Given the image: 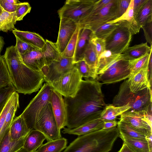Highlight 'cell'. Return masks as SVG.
Returning a JSON list of instances; mask_svg holds the SVG:
<instances>
[{
  "instance_id": "obj_28",
  "label": "cell",
  "mask_w": 152,
  "mask_h": 152,
  "mask_svg": "<svg viewBox=\"0 0 152 152\" xmlns=\"http://www.w3.org/2000/svg\"><path fill=\"white\" fill-rule=\"evenodd\" d=\"M130 108L128 104L121 106H115L112 104H107L100 118L104 122L115 121L118 116L128 111Z\"/></svg>"
},
{
  "instance_id": "obj_9",
  "label": "cell",
  "mask_w": 152,
  "mask_h": 152,
  "mask_svg": "<svg viewBox=\"0 0 152 152\" xmlns=\"http://www.w3.org/2000/svg\"><path fill=\"white\" fill-rule=\"evenodd\" d=\"M105 40L106 49L113 54H123L129 47L132 34L128 23L124 20Z\"/></svg>"
},
{
  "instance_id": "obj_27",
  "label": "cell",
  "mask_w": 152,
  "mask_h": 152,
  "mask_svg": "<svg viewBox=\"0 0 152 152\" xmlns=\"http://www.w3.org/2000/svg\"><path fill=\"white\" fill-rule=\"evenodd\" d=\"M151 50L152 46H148L147 42L142 43L129 47L122 54L125 58L132 61L138 59L146 53H150Z\"/></svg>"
},
{
  "instance_id": "obj_43",
  "label": "cell",
  "mask_w": 152,
  "mask_h": 152,
  "mask_svg": "<svg viewBox=\"0 0 152 152\" xmlns=\"http://www.w3.org/2000/svg\"><path fill=\"white\" fill-rule=\"evenodd\" d=\"M31 8L28 3L21 2L15 11L17 21L22 20L24 17L30 12Z\"/></svg>"
},
{
  "instance_id": "obj_19",
  "label": "cell",
  "mask_w": 152,
  "mask_h": 152,
  "mask_svg": "<svg viewBox=\"0 0 152 152\" xmlns=\"http://www.w3.org/2000/svg\"><path fill=\"white\" fill-rule=\"evenodd\" d=\"M104 122L99 118L88 122L78 127L69 129L64 128L62 131L64 134L80 136L103 129Z\"/></svg>"
},
{
  "instance_id": "obj_17",
  "label": "cell",
  "mask_w": 152,
  "mask_h": 152,
  "mask_svg": "<svg viewBox=\"0 0 152 152\" xmlns=\"http://www.w3.org/2000/svg\"><path fill=\"white\" fill-rule=\"evenodd\" d=\"M73 58L62 57L59 61H54L48 66V72L44 77L45 81L49 83L75 66Z\"/></svg>"
},
{
  "instance_id": "obj_4",
  "label": "cell",
  "mask_w": 152,
  "mask_h": 152,
  "mask_svg": "<svg viewBox=\"0 0 152 152\" xmlns=\"http://www.w3.org/2000/svg\"><path fill=\"white\" fill-rule=\"evenodd\" d=\"M112 104L115 106L128 104L131 107L129 110L130 111H146L152 109L151 87L134 93L129 89L127 80H125L114 97Z\"/></svg>"
},
{
  "instance_id": "obj_40",
  "label": "cell",
  "mask_w": 152,
  "mask_h": 152,
  "mask_svg": "<svg viewBox=\"0 0 152 152\" xmlns=\"http://www.w3.org/2000/svg\"><path fill=\"white\" fill-rule=\"evenodd\" d=\"M15 91L13 84L0 88V115L10 96Z\"/></svg>"
},
{
  "instance_id": "obj_3",
  "label": "cell",
  "mask_w": 152,
  "mask_h": 152,
  "mask_svg": "<svg viewBox=\"0 0 152 152\" xmlns=\"http://www.w3.org/2000/svg\"><path fill=\"white\" fill-rule=\"evenodd\" d=\"M119 133L117 127L78 136L62 152H109Z\"/></svg>"
},
{
  "instance_id": "obj_14",
  "label": "cell",
  "mask_w": 152,
  "mask_h": 152,
  "mask_svg": "<svg viewBox=\"0 0 152 152\" xmlns=\"http://www.w3.org/2000/svg\"><path fill=\"white\" fill-rule=\"evenodd\" d=\"M50 103L57 126L61 130L66 126L67 121L66 110L64 99L61 94L52 89Z\"/></svg>"
},
{
  "instance_id": "obj_30",
  "label": "cell",
  "mask_w": 152,
  "mask_h": 152,
  "mask_svg": "<svg viewBox=\"0 0 152 152\" xmlns=\"http://www.w3.org/2000/svg\"><path fill=\"white\" fill-rule=\"evenodd\" d=\"M119 134L126 137L142 140H146L145 134L126 123L120 120L117 122Z\"/></svg>"
},
{
  "instance_id": "obj_52",
  "label": "cell",
  "mask_w": 152,
  "mask_h": 152,
  "mask_svg": "<svg viewBox=\"0 0 152 152\" xmlns=\"http://www.w3.org/2000/svg\"><path fill=\"white\" fill-rule=\"evenodd\" d=\"M118 152H134L126 144L123 143V145Z\"/></svg>"
},
{
  "instance_id": "obj_39",
  "label": "cell",
  "mask_w": 152,
  "mask_h": 152,
  "mask_svg": "<svg viewBox=\"0 0 152 152\" xmlns=\"http://www.w3.org/2000/svg\"><path fill=\"white\" fill-rule=\"evenodd\" d=\"M80 28L79 25L75 32L61 54L62 57L73 58L76 45L78 38Z\"/></svg>"
},
{
  "instance_id": "obj_32",
  "label": "cell",
  "mask_w": 152,
  "mask_h": 152,
  "mask_svg": "<svg viewBox=\"0 0 152 152\" xmlns=\"http://www.w3.org/2000/svg\"><path fill=\"white\" fill-rule=\"evenodd\" d=\"M17 21L15 12H8L4 10L0 15V31L7 32L16 29L15 25Z\"/></svg>"
},
{
  "instance_id": "obj_56",
  "label": "cell",
  "mask_w": 152,
  "mask_h": 152,
  "mask_svg": "<svg viewBox=\"0 0 152 152\" xmlns=\"http://www.w3.org/2000/svg\"><path fill=\"white\" fill-rule=\"evenodd\" d=\"M3 10V9L2 8L0 4V15L2 14Z\"/></svg>"
},
{
  "instance_id": "obj_10",
  "label": "cell",
  "mask_w": 152,
  "mask_h": 152,
  "mask_svg": "<svg viewBox=\"0 0 152 152\" xmlns=\"http://www.w3.org/2000/svg\"><path fill=\"white\" fill-rule=\"evenodd\" d=\"M34 129L42 132L47 142L62 137L61 130L57 126L50 102L45 106L39 116Z\"/></svg>"
},
{
  "instance_id": "obj_34",
  "label": "cell",
  "mask_w": 152,
  "mask_h": 152,
  "mask_svg": "<svg viewBox=\"0 0 152 152\" xmlns=\"http://www.w3.org/2000/svg\"><path fill=\"white\" fill-rule=\"evenodd\" d=\"M75 66L82 77L91 78L93 80L96 78L98 76L96 69L88 65L83 59L75 63Z\"/></svg>"
},
{
  "instance_id": "obj_8",
  "label": "cell",
  "mask_w": 152,
  "mask_h": 152,
  "mask_svg": "<svg viewBox=\"0 0 152 152\" xmlns=\"http://www.w3.org/2000/svg\"><path fill=\"white\" fill-rule=\"evenodd\" d=\"M82 78L75 66L48 84L53 89L64 97H73L78 90Z\"/></svg>"
},
{
  "instance_id": "obj_1",
  "label": "cell",
  "mask_w": 152,
  "mask_h": 152,
  "mask_svg": "<svg viewBox=\"0 0 152 152\" xmlns=\"http://www.w3.org/2000/svg\"><path fill=\"white\" fill-rule=\"evenodd\" d=\"M102 85L96 80H83L74 97H64L67 128H74L100 118L107 105L102 90Z\"/></svg>"
},
{
  "instance_id": "obj_42",
  "label": "cell",
  "mask_w": 152,
  "mask_h": 152,
  "mask_svg": "<svg viewBox=\"0 0 152 152\" xmlns=\"http://www.w3.org/2000/svg\"><path fill=\"white\" fill-rule=\"evenodd\" d=\"M89 41L95 46L98 58L101 53L106 50L105 40L95 36L92 32L90 35Z\"/></svg>"
},
{
  "instance_id": "obj_33",
  "label": "cell",
  "mask_w": 152,
  "mask_h": 152,
  "mask_svg": "<svg viewBox=\"0 0 152 152\" xmlns=\"http://www.w3.org/2000/svg\"><path fill=\"white\" fill-rule=\"evenodd\" d=\"M135 19L140 28L148 22L152 21V0H147Z\"/></svg>"
},
{
  "instance_id": "obj_54",
  "label": "cell",
  "mask_w": 152,
  "mask_h": 152,
  "mask_svg": "<svg viewBox=\"0 0 152 152\" xmlns=\"http://www.w3.org/2000/svg\"><path fill=\"white\" fill-rule=\"evenodd\" d=\"M6 1H7L14 4H18L21 3L18 0H6Z\"/></svg>"
},
{
  "instance_id": "obj_15",
  "label": "cell",
  "mask_w": 152,
  "mask_h": 152,
  "mask_svg": "<svg viewBox=\"0 0 152 152\" xmlns=\"http://www.w3.org/2000/svg\"><path fill=\"white\" fill-rule=\"evenodd\" d=\"M59 18V30L56 43L60 53L61 54L75 32L78 24L68 18L64 17Z\"/></svg>"
},
{
  "instance_id": "obj_38",
  "label": "cell",
  "mask_w": 152,
  "mask_h": 152,
  "mask_svg": "<svg viewBox=\"0 0 152 152\" xmlns=\"http://www.w3.org/2000/svg\"><path fill=\"white\" fill-rule=\"evenodd\" d=\"M120 23V21L112 23H106L92 32V33L98 38L105 39L114 31Z\"/></svg>"
},
{
  "instance_id": "obj_24",
  "label": "cell",
  "mask_w": 152,
  "mask_h": 152,
  "mask_svg": "<svg viewBox=\"0 0 152 152\" xmlns=\"http://www.w3.org/2000/svg\"><path fill=\"white\" fill-rule=\"evenodd\" d=\"M46 140L44 135L41 132L36 130H31L27 135L23 147L30 152L37 151Z\"/></svg>"
},
{
  "instance_id": "obj_31",
  "label": "cell",
  "mask_w": 152,
  "mask_h": 152,
  "mask_svg": "<svg viewBox=\"0 0 152 152\" xmlns=\"http://www.w3.org/2000/svg\"><path fill=\"white\" fill-rule=\"evenodd\" d=\"M67 143V140L61 137L42 144L37 152H61L66 147Z\"/></svg>"
},
{
  "instance_id": "obj_16",
  "label": "cell",
  "mask_w": 152,
  "mask_h": 152,
  "mask_svg": "<svg viewBox=\"0 0 152 152\" xmlns=\"http://www.w3.org/2000/svg\"><path fill=\"white\" fill-rule=\"evenodd\" d=\"M20 55L22 61L26 66L34 70L41 72L44 77L46 76L48 67L45 64L41 49L28 51Z\"/></svg>"
},
{
  "instance_id": "obj_2",
  "label": "cell",
  "mask_w": 152,
  "mask_h": 152,
  "mask_svg": "<svg viewBox=\"0 0 152 152\" xmlns=\"http://www.w3.org/2000/svg\"><path fill=\"white\" fill-rule=\"evenodd\" d=\"M4 56L16 91L30 94L38 91L45 81L41 72L34 70L25 64L15 46L7 48Z\"/></svg>"
},
{
  "instance_id": "obj_57",
  "label": "cell",
  "mask_w": 152,
  "mask_h": 152,
  "mask_svg": "<svg viewBox=\"0 0 152 152\" xmlns=\"http://www.w3.org/2000/svg\"></svg>"
},
{
  "instance_id": "obj_51",
  "label": "cell",
  "mask_w": 152,
  "mask_h": 152,
  "mask_svg": "<svg viewBox=\"0 0 152 152\" xmlns=\"http://www.w3.org/2000/svg\"><path fill=\"white\" fill-rule=\"evenodd\" d=\"M117 122L115 120L109 122H104L102 129H107L115 127L117 125Z\"/></svg>"
},
{
  "instance_id": "obj_29",
  "label": "cell",
  "mask_w": 152,
  "mask_h": 152,
  "mask_svg": "<svg viewBox=\"0 0 152 152\" xmlns=\"http://www.w3.org/2000/svg\"><path fill=\"white\" fill-rule=\"evenodd\" d=\"M124 20L128 23L132 35L138 33L140 28L138 26L134 16L133 0H131L129 5L125 12L121 17L107 23H112Z\"/></svg>"
},
{
  "instance_id": "obj_49",
  "label": "cell",
  "mask_w": 152,
  "mask_h": 152,
  "mask_svg": "<svg viewBox=\"0 0 152 152\" xmlns=\"http://www.w3.org/2000/svg\"><path fill=\"white\" fill-rule=\"evenodd\" d=\"M112 0H98L94 4L92 8L90 10L91 11H95L100 10L109 3Z\"/></svg>"
},
{
  "instance_id": "obj_22",
  "label": "cell",
  "mask_w": 152,
  "mask_h": 152,
  "mask_svg": "<svg viewBox=\"0 0 152 152\" xmlns=\"http://www.w3.org/2000/svg\"><path fill=\"white\" fill-rule=\"evenodd\" d=\"M27 136L13 140L10 137V128L0 141V152H16L23 147Z\"/></svg>"
},
{
  "instance_id": "obj_50",
  "label": "cell",
  "mask_w": 152,
  "mask_h": 152,
  "mask_svg": "<svg viewBox=\"0 0 152 152\" xmlns=\"http://www.w3.org/2000/svg\"><path fill=\"white\" fill-rule=\"evenodd\" d=\"M152 50H151L150 52V56L149 61L148 64V78L150 83L151 85L152 83Z\"/></svg>"
},
{
  "instance_id": "obj_53",
  "label": "cell",
  "mask_w": 152,
  "mask_h": 152,
  "mask_svg": "<svg viewBox=\"0 0 152 152\" xmlns=\"http://www.w3.org/2000/svg\"><path fill=\"white\" fill-rule=\"evenodd\" d=\"M4 44L3 37L0 36V56H1V53L3 49Z\"/></svg>"
},
{
  "instance_id": "obj_45",
  "label": "cell",
  "mask_w": 152,
  "mask_h": 152,
  "mask_svg": "<svg viewBox=\"0 0 152 152\" xmlns=\"http://www.w3.org/2000/svg\"><path fill=\"white\" fill-rule=\"evenodd\" d=\"M131 1V0H116L115 11L117 18L121 17L125 12Z\"/></svg>"
},
{
  "instance_id": "obj_26",
  "label": "cell",
  "mask_w": 152,
  "mask_h": 152,
  "mask_svg": "<svg viewBox=\"0 0 152 152\" xmlns=\"http://www.w3.org/2000/svg\"><path fill=\"white\" fill-rule=\"evenodd\" d=\"M119 137L134 152H152V143L147 140L131 138L119 134Z\"/></svg>"
},
{
  "instance_id": "obj_5",
  "label": "cell",
  "mask_w": 152,
  "mask_h": 152,
  "mask_svg": "<svg viewBox=\"0 0 152 152\" xmlns=\"http://www.w3.org/2000/svg\"><path fill=\"white\" fill-rule=\"evenodd\" d=\"M134 60L125 58L123 54L118 56L98 74L96 80L105 84L117 83L128 78Z\"/></svg>"
},
{
  "instance_id": "obj_37",
  "label": "cell",
  "mask_w": 152,
  "mask_h": 152,
  "mask_svg": "<svg viewBox=\"0 0 152 152\" xmlns=\"http://www.w3.org/2000/svg\"><path fill=\"white\" fill-rule=\"evenodd\" d=\"M4 56H0V88L12 85Z\"/></svg>"
},
{
  "instance_id": "obj_25",
  "label": "cell",
  "mask_w": 152,
  "mask_h": 152,
  "mask_svg": "<svg viewBox=\"0 0 152 152\" xmlns=\"http://www.w3.org/2000/svg\"><path fill=\"white\" fill-rule=\"evenodd\" d=\"M46 65L48 66L54 61H59L62 57L56 43L45 40V43L41 49Z\"/></svg>"
},
{
  "instance_id": "obj_23",
  "label": "cell",
  "mask_w": 152,
  "mask_h": 152,
  "mask_svg": "<svg viewBox=\"0 0 152 152\" xmlns=\"http://www.w3.org/2000/svg\"><path fill=\"white\" fill-rule=\"evenodd\" d=\"M30 131L24 119L20 115L13 119L10 127V137L13 140L27 136Z\"/></svg>"
},
{
  "instance_id": "obj_21",
  "label": "cell",
  "mask_w": 152,
  "mask_h": 152,
  "mask_svg": "<svg viewBox=\"0 0 152 152\" xmlns=\"http://www.w3.org/2000/svg\"><path fill=\"white\" fill-rule=\"evenodd\" d=\"M91 32L89 29L80 28L73 58L75 63L83 59V54L89 42L90 35Z\"/></svg>"
},
{
  "instance_id": "obj_7",
  "label": "cell",
  "mask_w": 152,
  "mask_h": 152,
  "mask_svg": "<svg viewBox=\"0 0 152 152\" xmlns=\"http://www.w3.org/2000/svg\"><path fill=\"white\" fill-rule=\"evenodd\" d=\"M116 1L112 0L100 10L95 11L89 10L80 20L78 23L80 27L87 28L93 32L108 22L117 19Z\"/></svg>"
},
{
  "instance_id": "obj_36",
  "label": "cell",
  "mask_w": 152,
  "mask_h": 152,
  "mask_svg": "<svg viewBox=\"0 0 152 152\" xmlns=\"http://www.w3.org/2000/svg\"><path fill=\"white\" fill-rule=\"evenodd\" d=\"M120 54H113L111 51L108 50H106L101 53L98 58L96 66L98 75L103 69L117 57Z\"/></svg>"
},
{
  "instance_id": "obj_12",
  "label": "cell",
  "mask_w": 152,
  "mask_h": 152,
  "mask_svg": "<svg viewBox=\"0 0 152 152\" xmlns=\"http://www.w3.org/2000/svg\"><path fill=\"white\" fill-rule=\"evenodd\" d=\"M98 0H67L58 11L59 18L70 19L78 24L82 17L93 7Z\"/></svg>"
},
{
  "instance_id": "obj_44",
  "label": "cell",
  "mask_w": 152,
  "mask_h": 152,
  "mask_svg": "<svg viewBox=\"0 0 152 152\" xmlns=\"http://www.w3.org/2000/svg\"><path fill=\"white\" fill-rule=\"evenodd\" d=\"M16 38V44L15 46L20 55L23 54L28 51L39 49L22 41L17 37Z\"/></svg>"
},
{
  "instance_id": "obj_20",
  "label": "cell",
  "mask_w": 152,
  "mask_h": 152,
  "mask_svg": "<svg viewBox=\"0 0 152 152\" xmlns=\"http://www.w3.org/2000/svg\"><path fill=\"white\" fill-rule=\"evenodd\" d=\"M15 37L37 48L41 49L45 43V40L35 32L20 31L17 29L12 31Z\"/></svg>"
},
{
  "instance_id": "obj_6",
  "label": "cell",
  "mask_w": 152,
  "mask_h": 152,
  "mask_svg": "<svg viewBox=\"0 0 152 152\" xmlns=\"http://www.w3.org/2000/svg\"><path fill=\"white\" fill-rule=\"evenodd\" d=\"M52 89L48 83H44L37 94L20 115L23 118L30 130L34 129L39 116L45 106L50 102Z\"/></svg>"
},
{
  "instance_id": "obj_41",
  "label": "cell",
  "mask_w": 152,
  "mask_h": 152,
  "mask_svg": "<svg viewBox=\"0 0 152 152\" xmlns=\"http://www.w3.org/2000/svg\"><path fill=\"white\" fill-rule=\"evenodd\" d=\"M150 56V53H147L143 56L134 60L131 69V74H135L141 69L148 67Z\"/></svg>"
},
{
  "instance_id": "obj_47",
  "label": "cell",
  "mask_w": 152,
  "mask_h": 152,
  "mask_svg": "<svg viewBox=\"0 0 152 152\" xmlns=\"http://www.w3.org/2000/svg\"><path fill=\"white\" fill-rule=\"evenodd\" d=\"M0 4L4 10L8 12H15L20 4H14L7 1L6 0H0Z\"/></svg>"
},
{
  "instance_id": "obj_35",
  "label": "cell",
  "mask_w": 152,
  "mask_h": 152,
  "mask_svg": "<svg viewBox=\"0 0 152 152\" xmlns=\"http://www.w3.org/2000/svg\"><path fill=\"white\" fill-rule=\"evenodd\" d=\"M83 59L89 66L96 69L98 56L96 48L90 41L84 53Z\"/></svg>"
},
{
  "instance_id": "obj_46",
  "label": "cell",
  "mask_w": 152,
  "mask_h": 152,
  "mask_svg": "<svg viewBox=\"0 0 152 152\" xmlns=\"http://www.w3.org/2000/svg\"><path fill=\"white\" fill-rule=\"evenodd\" d=\"M141 28L143 29L144 36L147 42L152 45V21H149Z\"/></svg>"
},
{
  "instance_id": "obj_55",
  "label": "cell",
  "mask_w": 152,
  "mask_h": 152,
  "mask_svg": "<svg viewBox=\"0 0 152 152\" xmlns=\"http://www.w3.org/2000/svg\"><path fill=\"white\" fill-rule=\"evenodd\" d=\"M16 152H30L27 150L26 149L24 148L23 147L20 149L19 150H18ZM33 152H37V151Z\"/></svg>"
},
{
  "instance_id": "obj_18",
  "label": "cell",
  "mask_w": 152,
  "mask_h": 152,
  "mask_svg": "<svg viewBox=\"0 0 152 152\" xmlns=\"http://www.w3.org/2000/svg\"><path fill=\"white\" fill-rule=\"evenodd\" d=\"M127 80L129 89L134 93L151 87L149 80L148 66L135 74H131Z\"/></svg>"
},
{
  "instance_id": "obj_13",
  "label": "cell",
  "mask_w": 152,
  "mask_h": 152,
  "mask_svg": "<svg viewBox=\"0 0 152 152\" xmlns=\"http://www.w3.org/2000/svg\"><path fill=\"white\" fill-rule=\"evenodd\" d=\"M19 98L18 93L13 92L0 115V141L10 128L19 107Z\"/></svg>"
},
{
  "instance_id": "obj_48",
  "label": "cell",
  "mask_w": 152,
  "mask_h": 152,
  "mask_svg": "<svg viewBox=\"0 0 152 152\" xmlns=\"http://www.w3.org/2000/svg\"><path fill=\"white\" fill-rule=\"evenodd\" d=\"M147 1V0H133V12L134 19Z\"/></svg>"
},
{
  "instance_id": "obj_11",
  "label": "cell",
  "mask_w": 152,
  "mask_h": 152,
  "mask_svg": "<svg viewBox=\"0 0 152 152\" xmlns=\"http://www.w3.org/2000/svg\"><path fill=\"white\" fill-rule=\"evenodd\" d=\"M124 121L145 135H152V109L146 111L128 110L120 115Z\"/></svg>"
}]
</instances>
